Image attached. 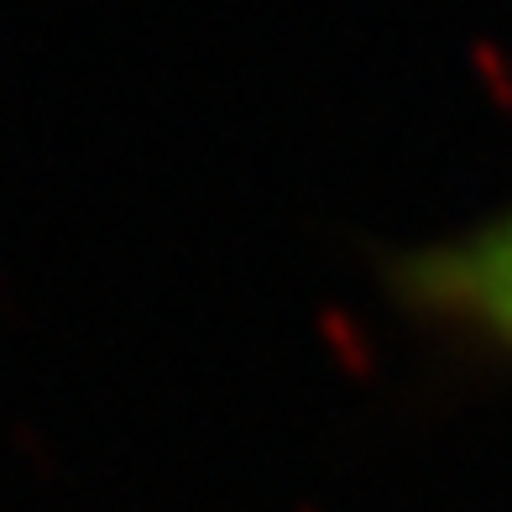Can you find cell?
<instances>
[{
  "mask_svg": "<svg viewBox=\"0 0 512 512\" xmlns=\"http://www.w3.org/2000/svg\"><path fill=\"white\" fill-rule=\"evenodd\" d=\"M398 304L476 351L512 356V204L408 246L387 272Z\"/></svg>",
  "mask_w": 512,
  "mask_h": 512,
  "instance_id": "6da1fadb",
  "label": "cell"
}]
</instances>
